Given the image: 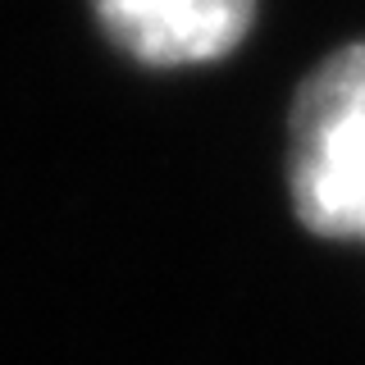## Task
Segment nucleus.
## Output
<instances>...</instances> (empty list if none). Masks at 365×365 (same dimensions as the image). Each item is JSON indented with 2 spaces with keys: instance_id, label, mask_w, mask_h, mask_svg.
Returning a JSON list of instances; mask_svg holds the SVG:
<instances>
[{
  "instance_id": "nucleus-1",
  "label": "nucleus",
  "mask_w": 365,
  "mask_h": 365,
  "mask_svg": "<svg viewBox=\"0 0 365 365\" xmlns=\"http://www.w3.org/2000/svg\"><path fill=\"white\" fill-rule=\"evenodd\" d=\"M292 205L319 237H365V41L334 51L297 91Z\"/></svg>"
},
{
  "instance_id": "nucleus-2",
  "label": "nucleus",
  "mask_w": 365,
  "mask_h": 365,
  "mask_svg": "<svg viewBox=\"0 0 365 365\" xmlns=\"http://www.w3.org/2000/svg\"><path fill=\"white\" fill-rule=\"evenodd\" d=\"M119 51L155 68L210 64L247 37L256 0H91Z\"/></svg>"
}]
</instances>
